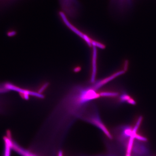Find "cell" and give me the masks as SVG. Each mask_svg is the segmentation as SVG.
<instances>
[{
	"label": "cell",
	"instance_id": "obj_1",
	"mask_svg": "<svg viewBox=\"0 0 156 156\" xmlns=\"http://www.w3.org/2000/svg\"><path fill=\"white\" fill-rule=\"evenodd\" d=\"M112 80L113 78L109 75L94 83L90 81L70 88L47 117L42 131L52 132L59 129L67 130L77 119H81L90 103L100 97L99 89Z\"/></svg>",
	"mask_w": 156,
	"mask_h": 156
},
{
	"label": "cell",
	"instance_id": "obj_2",
	"mask_svg": "<svg viewBox=\"0 0 156 156\" xmlns=\"http://www.w3.org/2000/svg\"><path fill=\"white\" fill-rule=\"evenodd\" d=\"M100 95L101 96H110L114 97L119 95V93L115 92H110V91H104L100 93Z\"/></svg>",
	"mask_w": 156,
	"mask_h": 156
}]
</instances>
